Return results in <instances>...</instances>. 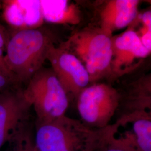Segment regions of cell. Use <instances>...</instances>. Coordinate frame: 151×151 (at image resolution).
I'll list each match as a JSON object with an SVG mask.
<instances>
[{"label":"cell","instance_id":"1","mask_svg":"<svg viewBox=\"0 0 151 151\" xmlns=\"http://www.w3.org/2000/svg\"><path fill=\"white\" fill-rule=\"evenodd\" d=\"M110 125L93 129L65 115L49 122H37L34 143L38 151H98L108 139Z\"/></svg>","mask_w":151,"mask_h":151},{"label":"cell","instance_id":"2","mask_svg":"<svg viewBox=\"0 0 151 151\" xmlns=\"http://www.w3.org/2000/svg\"><path fill=\"white\" fill-rule=\"evenodd\" d=\"M49 32L40 28L19 30L6 46L4 61L14 82H28L43 67L53 44Z\"/></svg>","mask_w":151,"mask_h":151},{"label":"cell","instance_id":"3","mask_svg":"<svg viewBox=\"0 0 151 151\" xmlns=\"http://www.w3.org/2000/svg\"><path fill=\"white\" fill-rule=\"evenodd\" d=\"M23 93L34 108L37 123L49 122L65 115L69 97L52 68H42L27 82Z\"/></svg>","mask_w":151,"mask_h":151},{"label":"cell","instance_id":"4","mask_svg":"<svg viewBox=\"0 0 151 151\" xmlns=\"http://www.w3.org/2000/svg\"><path fill=\"white\" fill-rule=\"evenodd\" d=\"M111 33L101 27L89 29L76 34L69 42L74 51L71 53L85 63L90 82L100 79L111 70Z\"/></svg>","mask_w":151,"mask_h":151},{"label":"cell","instance_id":"5","mask_svg":"<svg viewBox=\"0 0 151 151\" xmlns=\"http://www.w3.org/2000/svg\"><path fill=\"white\" fill-rule=\"evenodd\" d=\"M76 98L82 122L97 129L110 125L122 100V96L116 88L103 83L86 87Z\"/></svg>","mask_w":151,"mask_h":151},{"label":"cell","instance_id":"6","mask_svg":"<svg viewBox=\"0 0 151 151\" xmlns=\"http://www.w3.org/2000/svg\"><path fill=\"white\" fill-rule=\"evenodd\" d=\"M31 108L23 90L0 93V149L27 131L25 124Z\"/></svg>","mask_w":151,"mask_h":151},{"label":"cell","instance_id":"7","mask_svg":"<svg viewBox=\"0 0 151 151\" xmlns=\"http://www.w3.org/2000/svg\"><path fill=\"white\" fill-rule=\"evenodd\" d=\"M47 60L67 95L77 97L90 82L85 66L78 58L69 50L55 47L54 44L49 49Z\"/></svg>","mask_w":151,"mask_h":151},{"label":"cell","instance_id":"8","mask_svg":"<svg viewBox=\"0 0 151 151\" xmlns=\"http://www.w3.org/2000/svg\"><path fill=\"white\" fill-rule=\"evenodd\" d=\"M110 125L109 138L133 151H151V119L146 111L125 115Z\"/></svg>","mask_w":151,"mask_h":151},{"label":"cell","instance_id":"9","mask_svg":"<svg viewBox=\"0 0 151 151\" xmlns=\"http://www.w3.org/2000/svg\"><path fill=\"white\" fill-rule=\"evenodd\" d=\"M6 21L20 30L38 28L43 20L40 1H5Z\"/></svg>","mask_w":151,"mask_h":151},{"label":"cell","instance_id":"10","mask_svg":"<svg viewBox=\"0 0 151 151\" xmlns=\"http://www.w3.org/2000/svg\"><path fill=\"white\" fill-rule=\"evenodd\" d=\"M150 52L142 43L139 35L133 30L129 29L115 39L113 38L111 68L121 70L123 65L131 63L135 58H145Z\"/></svg>","mask_w":151,"mask_h":151},{"label":"cell","instance_id":"11","mask_svg":"<svg viewBox=\"0 0 151 151\" xmlns=\"http://www.w3.org/2000/svg\"><path fill=\"white\" fill-rule=\"evenodd\" d=\"M138 4L135 0L109 1L101 12V28L112 32L127 27L137 16Z\"/></svg>","mask_w":151,"mask_h":151},{"label":"cell","instance_id":"12","mask_svg":"<svg viewBox=\"0 0 151 151\" xmlns=\"http://www.w3.org/2000/svg\"><path fill=\"white\" fill-rule=\"evenodd\" d=\"M43 19L52 22L70 20L73 10L67 1H40Z\"/></svg>","mask_w":151,"mask_h":151},{"label":"cell","instance_id":"13","mask_svg":"<svg viewBox=\"0 0 151 151\" xmlns=\"http://www.w3.org/2000/svg\"><path fill=\"white\" fill-rule=\"evenodd\" d=\"M12 142L16 145L11 151H38L34 141L31 139L27 131Z\"/></svg>","mask_w":151,"mask_h":151},{"label":"cell","instance_id":"14","mask_svg":"<svg viewBox=\"0 0 151 151\" xmlns=\"http://www.w3.org/2000/svg\"><path fill=\"white\" fill-rule=\"evenodd\" d=\"M98 151H133L129 148L119 145L109 138L104 142Z\"/></svg>","mask_w":151,"mask_h":151},{"label":"cell","instance_id":"15","mask_svg":"<svg viewBox=\"0 0 151 151\" xmlns=\"http://www.w3.org/2000/svg\"><path fill=\"white\" fill-rule=\"evenodd\" d=\"M9 40L6 37L5 29L0 24V57L4 58V52L6 51V46Z\"/></svg>","mask_w":151,"mask_h":151},{"label":"cell","instance_id":"16","mask_svg":"<svg viewBox=\"0 0 151 151\" xmlns=\"http://www.w3.org/2000/svg\"><path fill=\"white\" fill-rule=\"evenodd\" d=\"M151 29L147 28L145 32L140 37L142 43L145 46L146 48L151 51Z\"/></svg>","mask_w":151,"mask_h":151},{"label":"cell","instance_id":"17","mask_svg":"<svg viewBox=\"0 0 151 151\" xmlns=\"http://www.w3.org/2000/svg\"><path fill=\"white\" fill-rule=\"evenodd\" d=\"M142 20L145 27L151 29V11L145 12L142 16Z\"/></svg>","mask_w":151,"mask_h":151},{"label":"cell","instance_id":"18","mask_svg":"<svg viewBox=\"0 0 151 151\" xmlns=\"http://www.w3.org/2000/svg\"><path fill=\"white\" fill-rule=\"evenodd\" d=\"M0 69L2 70L5 73L6 75H7L9 77H10L11 79L14 81L10 73L9 72V71L8 70L7 67H6V65L5 63V61H4V58H2L1 57H0Z\"/></svg>","mask_w":151,"mask_h":151},{"label":"cell","instance_id":"19","mask_svg":"<svg viewBox=\"0 0 151 151\" xmlns=\"http://www.w3.org/2000/svg\"><path fill=\"white\" fill-rule=\"evenodd\" d=\"M0 6H1V3H0Z\"/></svg>","mask_w":151,"mask_h":151}]
</instances>
